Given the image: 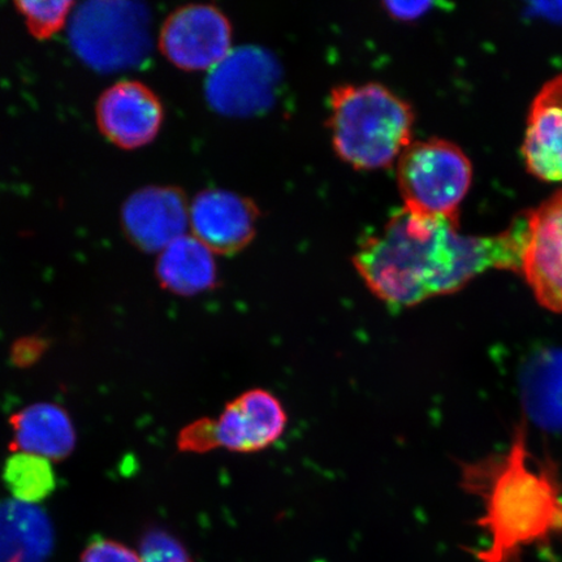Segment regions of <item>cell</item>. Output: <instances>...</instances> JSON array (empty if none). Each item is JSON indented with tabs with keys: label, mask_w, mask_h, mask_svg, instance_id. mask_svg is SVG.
I'll return each instance as SVG.
<instances>
[{
	"label": "cell",
	"mask_w": 562,
	"mask_h": 562,
	"mask_svg": "<svg viewBox=\"0 0 562 562\" xmlns=\"http://www.w3.org/2000/svg\"><path fill=\"white\" fill-rule=\"evenodd\" d=\"M459 227L457 220L420 216L403 207L358 245L356 270L392 311L459 292L488 270L521 271L527 214L496 236L462 235Z\"/></svg>",
	"instance_id": "6da1fadb"
},
{
	"label": "cell",
	"mask_w": 562,
	"mask_h": 562,
	"mask_svg": "<svg viewBox=\"0 0 562 562\" xmlns=\"http://www.w3.org/2000/svg\"><path fill=\"white\" fill-rule=\"evenodd\" d=\"M329 109L334 149L356 170L389 168L413 143L412 105L381 83L336 87Z\"/></svg>",
	"instance_id": "7a4b0ae2"
},
{
	"label": "cell",
	"mask_w": 562,
	"mask_h": 562,
	"mask_svg": "<svg viewBox=\"0 0 562 562\" xmlns=\"http://www.w3.org/2000/svg\"><path fill=\"white\" fill-rule=\"evenodd\" d=\"M396 165L404 209L459 221V209L473 181L472 164L459 146L442 138L417 140L406 147Z\"/></svg>",
	"instance_id": "3957f363"
},
{
	"label": "cell",
	"mask_w": 562,
	"mask_h": 562,
	"mask_svg": "<svg viewBox=\"0 0 562 562\" xmlns=\"http://www.w3.org/2000/svg\"><path fill=\"white\" fill-rule=\"evenodd\" d=\"M74 52L100 72L137 67L150 53V13L133 2H88L70 18Z\"/></svg>",
	"instance_id": "277c9868"
},
{
	"label": "cell",
	"mask_w": 562,
	"mask_h": 562,
	"mask_svg": "<svg viewBox=\"0 0 562 562\" xmlns=\"http://www.w3.org/2000/svg\"><path fill=\"white\" fill-rule=\"evenodd\" d=\"M281 68L276 56L257 46H241L211 69L205 95L217 114L244 117L269 110L278 94Z\"/></svg>",
	"instance_id": "5b68a950"
},
{
	"label": "cell",
	"mask_w": 562,
	"mask_h": 562,
	"mask_svg": "<svg viewBox=\"0 0 562 562\" xmlns=\"http://www.w3.org/2000/svg\"><path fill=\"white\" fill-rule=\"evenodd\" d=\"M231 21L213 4H187L160 26L158 47L165 59L186 72L214 69L232 52Z\"/></svg>",
	"instance_id": "8992f818"
},
{
	"label": "cell",
	"mask_w": 562,
	"mask_h": 562,
	"mask_svg": "<svg viewBox=\"0 0 562 562\" xmlns=\"http://www.w3.org/2000/svg\"><path fill=\"white\" fill-rule=\"evenodd\" d=\"M165 122L159 95L139 80L112 83L98 98L95 123L101 135L122 150H138L150 145Z\"/></svg>",
	"instance_id": "52a82bcc"
},
{
	"label": "cell",
	"mask_w": 562,
	"mask_h": 562,
	"mask_svg": "<svg viewBox=\"0 0 562 562\" xmlns=\"http://www.w3.org/2000/svg\"><path fill=\"white\" fill-rule=\"evenodd\" d=\"M214 447L236 453H256L283 437L288 416L271 392L255 389L232 400L221 416L211 419Z\"/></svg>",
	"instance_id": "ba28073f"
},
{
	"label": "cell",
	"mask_w": 562,
	"mask_h": 562,
	"mask_svg": "<svg viewBox=\"0 0 562 562\" xmlns=\"http://www.w3.org/2000/svg\"><path fill=\"white\" fill-rule=\"evenodd\" d=\"M189 209L184 192L178 187L153 186L132 193L122 207L125 237L145 252H159L188 235Z\"/></svg>",
	"instance_id": "9c48e42d"
},
{
	"label": "cell",
	"mask_w": 562,
	"mask_h": 562,
	"mask_svg": "<svg viewBox=\"0 0 562 562\" xmlns=\"http://www.w3.org/2000/svg\"><path fill=\"white\" fill-rule=\"evenodd\" d=\"M259 210L255 201L226 189H205L189 209L191 235L221 256H234L256 236Z\"/></svg>",
	"instance_id": "30bf717a"
},
{
	"label": "cell",
	"mask_w": 562,
	"mask_h": 562,
	"mask_svg": "<svg viewBox=\"0 0 562 562\" xmlns=\"http://www.w3.org/2000/svg\"><path fill=\"white\" fill-rule=\"evenodd\" d=\"M527 216L522 276L540 305L562 313V191Z\"/></svg>",
	"instance_id": "8fae6325"
},
{
	"label": "cell",
	"mask_w": 562,
	"mask_h": 562,
	"mask_svg": "<svg viewBox=\"0 0 562 562\" xmlns=\"http://www.w3.org/2000/svg\"><path fill=\"white\" fill-rule=\"evenodd\" d=\"M522 154L536 178L562 181V75L547 82L533 100Z\"/></svg>",
	"instance_id": "7c38bea8"
},
{
	"label": "cell",
	"mask_w": 562,
	"mask_h": 562,
	"mask_svg": "<svg viewBox=\"0 0 562 562\" xmlns=\"http://www.w3.org/2000/svg\"><path fill=\"white\" fill-rule=\"evenodd\" d=\"M13 453H31L61 461L74 452L76 430L63 407L40 403L24 407L10 419Z\"/></svg>",
	"instance_id": "4fadbf2b"
},
{
	"label": "cell",
	"mask_w": 562,
	"mask_h": 562,
	"mask_svg": "<svg viewBox=\"0 0 562 562\" xmlns=\"http://www.w3.org/2000/svg\"><path fill=\"white\" fill-rule=\"evenodd\" d=\"M54 543L52 519L38 505L0 498V562H46Z\"/></svg>",
	"instance_id": "5bb4252c"
},
{
	"label": "cell",
	"mask_w": 562,
	"mask_h": 562,
	"mask_svg": "<svg viewBox=\"0 0 562 562\" xmlns=\"http://www.w3.org/2000/svg\"><path fill=\"white\" fill-rule=\"evenodd\" d=\"M214 252L193 235H186L158 255L156 276L164 290L191 297L214 290L217 266Z\"/></svg>",
	"instance_id": "9a60e30c"
},
{
	"label": "cell",
	"mask_w": 562,
	"mask_h": 562,
	"mask_svg": "<svg viewBox=\"0 0 562 562\" xmlns=\"http://www.w3.org/2000/svg\"><path fill=\"white\" fill-rule=\"evenodd\" d=\"M526 411L540 426L562 428V350L546 351L527 368L522 383Z\"/></svg>",
	"instance_id": "2e32d148"
},
{
	"label": "cell",
	"mask_w": 562,
	"mask_h": 562,
	"mask_svg": "<svg viewBox=\"0 0 562 562\" xmlns=\"http://www.w3.org/2000/svg\"><path fill=\"white\" fill-rule=\"evenodd\" d=\"M3 480L12 498L26 504L37 505L56 487L52 461L31 453H13L5 462Z\"/></svg>",
	"instance_id": "e0dca14e"
},
{
	"label": "cell",
	"mask_w": 562,
	"mask_h": 562,
	"mask_svg": "<svg viewBox=\"0 0 562 562\" xmlns=\"http://www.w3.org/2000/svg\"><path fill=\"white\" fill-rule=\"evenodd\" d=\"M15 9L24 19L27 32L35 40L46 41L65 30L68 20L74 15L75 2H15Z\"/></svg>",
	"instance_id": "ac0fdd59"
},
{
	"label": "cell",
	"mask_w": 562,
	"mask_h": 562,
	"mask_svg": "<svg viewBox=\"0 0 562 562\" xmlns=\"http://www.w3.org/2000/svg\"><path fill=\"white\" fill-rule=\"evenodd\" d=\"M138 557L140 562H193L180 540L159 529L145 532L139 542Z\"/></svg>",
	"instance_id": "d6986e66"
},
{
	"label": "cell",
	"mask_w": 562,
	"mask_h": 562,
	"mask_svg": "<svg viewBox=\"0 0 562 562\" xmlns=\"http://www.w3.org/2000/svg\"><path fill=\"white\" fill-rule=\"evenodd\" d=\"M80 562H140L130 547L108 538H95L87 546Z\"/></svg>",
	"instance_id": "ffe728a7"
},
{
	"label": "cell",
	"mask_w": 562,
	"mask_h": 562,
	"mask_svg": "<svg viewBox=\"0 0 562 562\" xmlns=\"http://www.w3.org/2000/svg\"><path fill=\"white\" fill-rule=\"evenodd\" d=\"M47 341L44 337L27 336L13 344L11 349V360L19 368L32 367L41 360L42 355L47 349Z\"/></svg>",
	"instance_id": "44dd1931"
},
{
	"label": "cell",
	"mask_w": 562,
	"mask_h": 562,
	"mask_svg": "<svg viewBox=\"0 0 562 562\" xmlns=\"http://www.w3.org/2000/svg\"><path fill=\"white\" fill-rule=\"evenodd\" d=\"M432 7L431 2H386L384 9L393 19L402 21L417 20Z\"/></svg>",
	"instance_id": "7402d4cb"
}]
</instances>
